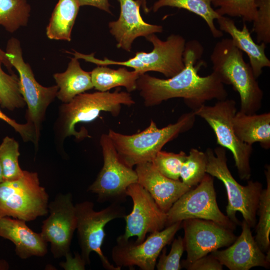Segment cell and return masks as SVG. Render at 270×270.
<instances>
[{
	"instance_id": "obj_1",
	"label": "cell",
	"mask_w": 270,
	"mask_h": 270,
	"mask_svg": "<svg viewBox=\"0 0 270 270\" xmlns=\"http://www.w3.org/2000/svg\"><path fill=\"white\" fill-rule=\"evenodd\" d=\"M204 48L196 40L186 42L183 54L184 68L175 76L166 79L148 74H140L136 82V90L146 107L160 104L174 98H182L192 111L207 101L227 98L228 93L218 76L214 72L200 76L198 72L204 64L200 60Z\"/></svg>"
},
{
	"instance_id": "obj_2",
	"label": "cell",
	"mask_w": 270,
	"mask_h": 270,
	"mask_svg": "<svg viewBox=\"0 0 270 270\" xmlns=\"http://www.w3.org/2000/svg\"><path fill=\"white\" fill-rule=\"evenodd\" d=\"M212 72L224 84L231 85L240 98V111L256 114L260 108L264 92L243 52L230 38H224L214 45L210 56Z\"/></svg>"
},
{
	"instance_id": "obj_3",
	"label": "cell",
	"mask_w": 270,
	"mask_h": 270,
	"mask_svg": "<svg viewBox=\"0 0 270 270\" xmlns=\"http://www.w3.org/2000/svg\"><path fill=\"white\" fill-rule=\"evenodd\" d=\"M196 116L192 110L182 114L175 123L161 128L151 120L150 125L138 133L124 134L110 130L108 134L120 160L133 168L140 163L152 162L166 144L192 128Z\"/></svg>"
},
{
	"instance_id": "obj_4",
	"label": "cell",
	"mask_w": 270,
	"mask_h": 270,
	"mask_svg": "<svg viewBox=\"0 0 270 270\" xmlns=\"http://www.w3.org/2000/svg\"><path fill=\"white\" fill-rule=\"evenodd\" d=\"M135 104L130 92H120L118 89L112 92L98 91L80 94L60 106L54 126L56 135L61 141L71 136L78 140L89 136L86 130L77 132L76 124L91 122L102 112L117 116L122 105L130 106Z\"/></svg>"
},
{
	"instance_id": "obj_5",
	"label": "cell",
	"mask_w": 270,
	"mask_h": 270,
	"mask_svg": "<svg viewBox=\"0 0 270 270\" xmlns=\"http://www.w3.org/2000/svg\"><path fill=\"white\" fill-rule=\"evenodd\" d=\"M146 38L152 44V50L148 52H138L134 57L126 60L116 61L106 58L98 59L94 57V53L84 54L74 51L70 54L78 59H83L98 66L118 65L129 67L141 74L148 72H156L166 78L175 76L184 68L183 54L186 41L182 36L171 34L165 40H162L152 34Z\"/></svg>"
},
{
	"instance_id": "obj_6",
	"label": "cell",
	"mask_w": 270,
	"mask_h": 270,
	"mask_svg": "<svg viewBox=\"0 0 270 270\" xmlns=\"http://www.w3.org/2000/svg\"><path fill=\"white\" fill-rule=\"evenodd\" d=\"M226 150L220 146L214 150L210 148H206V172L220 180L225 186L228 201L226 216L238 224L240 222L236 217V213L240 212L243 220L251 228H254L256 223L262 184L258 181L248 180L246 186L240 184L234 178L228 166Z\"/></svg>"
},
{
	"instance_id": "obj_7",
	"label": "cell",
	"mask_w": 270,
	"mask_h": 270,
	"mask_svg": "<svg viewBox=\"0 0 270 270\" xmlns=\"http://www.w3.org/2000/svg\"><path fill=\"white\" fill-rule=\"evenodd\" d=\"M48 198L38 174L24 170L20 178L0 183V218L34 220L48 213Z\"/></svg>"
},
{
	"instance_id": "obj_8",
	"label": "cell",
	"mask_w": 270,
	"mask_h": 270,
	"mask_svg": "<svg viewBox=\"0 0 270 270\" xmlns=\"http://www.w3.org/2000/svg\"><path fill=\"white\" fill-rule=\"evenodd\" d=\"M236 112V102L228 98L218 100L214 106L204 104L194 111L213 130L216 144L230 151L239 178L248 180L252 175L250 158L253 148L252 145L240 140L235 134L232 118Z\"/></svg>"
},
{
	"instance_id": "obj_9",
	"label": "cell",
	"mask_w": 270,
	"mask_h": 270,
	"mask_svg": "<svg viewBox=\"0 0 270 270\" xmlns=\"http://www.w3.org/2000/svg\"><path fill=\"white\" fill-rule=\"evenodd\" d=\"M92 202L86 200L75 204L76 230L80 256L86 264H90V256L94 252L98 255L102 266L107 270H120L112 264L102 250L106 236L104 227L113 220L124 218L125 208L119 204H110L99 210H94Z\"/></svg>"
},
{
	"instance_id": "obj_10",
	"label": "cell",
	"mask_w": 270,
	"mask_h": 270,
	"mask_svg": "<svg viewBox=\"0 0 270 270\" xmlns=\"http://www.w3.org/2000/svg\"><path fill=\"white\" fill-rule=\"evenodd\" d=\"M6 54L19 74L20 93L28 106L26 121L34 126L39 137L46 109L56 97L58 88L56 85L44 86L36 81L30 66L24 60L20 44L17 38H12L8 40Z\"/></svg>"
},
{
	"instance_id": "obj_11",
	"label": "cell",
	"mask_w": 270,
	"mask_h": 270,
	"mask_svg": "<svg viewBox=\"0 0 270 270\" xmlns=\"http://www.w3.org/2000/svg\"><path fill=\"white\" fill-rule=\"evenodd\" d=\"M100 142L104 164L88 191L96 194L98 202L120 204L126 200L128 186L138 182V176L132 168L120 160L108 134L101 136Z\"/></svg>"
},
{
	"instance_id": "obj_12",
	"label": "cell",
	"mask_w": 270,
	"mask_h": 270,
	"mask_svg": "<svg viewBox=\"0 0 270 270\" xmlns=\"http://www.w3.org/2000/svg\"><path fill=\"white\" fill-rule=\"evenodd\" d=\"M214 178L206 173L197 186L184 193L173 204L166 213V226L186 219L200 218L232 230L236 228L237 224L218 206Z\"/></svg>"
},
{
	"instance_id": "obj_13",
	"label": "cell",
	"mask_w": 270,
	"mask_h": 270,
	"mask_svg": "<svg viewBox=\"0 0 270 270\" xmlns=\"http://www.w3.org/2000/svg\"><path fill=\"white\" fill-rule=\"evenodd\" d=\"M182 221L177 222L163 230L150 233L142 242L137 244L118 236L112 250V258L116 266H138L142 270H154L162 249L170 244L178 231L182 228Z\"/></svg>"
},
{
	"instance_id": "obj_14",
	"label": "cell",
	"mask_w": 270,
	"mask_h": 270,
	"mask_svg": "<svg viewBox=\"0 0 270 270\" xmlns=\"http://www.w3.org/2000/svg\"><path fill=\"white\" fill-rule=\"evenodd\" d=\"M48 216L42 222L40 232L50 244L54 258L64 257L70 252L74 232L76 228L75 204L70 192L59 194L48 204Z\"/></svg>"
},
{
	"instance_id": "obj_15",
	"label": "cell",
	"mask_w": 270,
	"mask_h": 270,
	"mask_svg": "<svg viewBox=\"0 0 270 270\" xmlns=\"http://www.w3.org/2000/svg\"><path fill=\"white\" fill-rule=\"evenodd\" d=\"M126 195L133 203L130 214L125 215L126 239L136 236L135 242H142L148 233L160 231L166 226V214L162 210L149 192L138 182L127 188Z\"/></svg>"
},
{
	"instance_id": "obj_16",
	"label": "cell",
	"mask_w": 270,
	"mask_h": 270,
	"mask_svg": "<svg viewBox=\"0 0 270 270\" xmlns=\"http://www.w3.org/2000/svg\"><path fill=\"white\" fill-rule=\"evenodd\" d=\"M182 238L186 258L181 263H190L198 258L232 244L237 236L232 230L212 220L190 218L182 221Z\"/></svg>"
},
{
	"instance_id": "obj_17",
	"label": "cell",
	"mask_w": 270,
	"mask_h": 270,
	"mask_svg": "<svg viewBox=\"0 0 270 270\" xmlns=\"http://www.w3.org/2000/svg\"><path fill=\"white\" fill-rule=\"evenodd\" d=\"M241 226L242 232L232 244L210 254L230 270H249L256 266L268 268L270 250L265 254L260 249L252 235L251 228L245 220H242Z\"/></svg>"
},
{
	"instance_id": "obj_18",
	"label": "cell",
	"mask_w": 270,
	"mask_h": 270,
	"mask_svg": "<svg viewBox=\"0 0 270 270\" xmlns=\"http://www.w3.org/2000/svg\"><path fill=\"white\" fill-rule=\"evenodd\" d=\"M120 6L118 19L110 22V34L114 36L116 47L130 52L134 40L138 38L163 31L160 25L150 24L144 22L140 13V6L135 0H118Z\"/></svg>"
},
{
	"instance_id": "obj_19",
	"label": "cell",
	"mask_w": 270,
	"mask_h": 270,
	"mask_svg": "<svg viewBox=\"0 0 270 270\" xmlns=\"http://www.w3.org/2000/svg\"><path fill=\"white\" fill-rule=\"evenodd\" d=\"M138 182L151 195L160 208L166 213L173 204L190 188L180 180L162 174L152 162L136 166Z\"/></svg>"
},
{
	"instance_id": "obj_20",
	"label": "cell",
	"mask_w": 270,
	"mask_h": 270,
	"mask_svg": "<svg viewBox=\"0 0 270 270\" xmlns=\"http://www.w3.org/2000/svg\"><path fill=\"white\" fill-rule=\"evenodd\" d=\"M0 237L14 244L16 254L21 259L42 257L48 253V242L40 233L31 230L24 220L9 216L0 218Z\"/></svg>"
},
{
	"instance_id": "obj_21",
	"label": "cell",
	"mask_w": 270,
	"mask_h": 270,
	"mask_svg": "<svg viewBox=\"0 0 270 270\" xmlns=\"http://www.w3.org/2000/svg\"><path fill=\"white\" fill-rule=\"evenodd\" d=\"M219 30L228 34L234 45L248 56L250 65L257 79L262 74V68L270 67V60L267 57L264 43L256 44L253 40L245 22L241 30L234 21L227 16H220L216 20Z\"/></svg>"
},
{
	"instance_id": "obj_22",
	"label": "cell",
	"mask_w": 270,
	"mask_h": 270,
	"mask_svg": "<svg viewBox=\"0 0 270 270\" xmlns=\"http://www.w3.org/2000/svg\"><path fill=\"white\" fill-rule=\"evenodd\" d=\"M235 134L247 144L258 142L264 149L270 148V113L248 114L240 110L232 118Z\"/></svg>"
},
{
	"instance_id": "obj_23",
	"label": "cell",
	"mask_w": 270,
	"mask_h": 270,
	"mask_svg": "<svg viewBox=\"0 0 270 270\" xmlns=\"http://www.w3.org/2000/svg\"><path fill=\"white\" fill-rule=\"evenodd\" d=\"M53 76L58 88L56 97L64 104L94 88L90 72L82 70L75 57L71 58L65 72L54 74Z\"/></svg>"
},
{
	"instance_id": "obj_24",
	"label": "cell",
	"mask_w": 270,
	"mask_h": 270,
	"mask_svg": "<svg viewBox=\"0 0 270 270\" xmlns=\"http://www.w3.org/2000/svg\"><path fill=\"white\" fill-rule=\"evenodd\" d=\"M80 7L78 0H58L46 28L48 38L70 42Z\"/></svg>"
},
{
	"instance_id": "obj_25",
	"label": "cell",
	"mask_w": 270,
	"mask_h": 270,
	"mask_svg": "<svg viewBox=\"0 0 270 270\" xmlns=\"http://www.w3.org/2000/svg\"><path fill=\"white\" fill-rule=\"evenodd\" d=\"M141 74L135 70H128L125 67L117 70L106 66H98L90 75L94 88L99 92H107L110 89L124 86L130 92L136 90V82Z\"/></svg>"
},
{
	"instance_id": "obj_26",
	"label": "cell",
	"mask_w": 270,
	"mask_h": 270,
	"mask_svg": "<svg viewBox=\"0 0 270 270\" xmlns=\"http://www.w3.org/2000/svg\"><path fill=\"white\" fill-rule=\"evenodd\" d=\"M164 6L184 9L196 14L206 22L214 38H220L224 35L214 24V20L220 16L212 8V0H158L154 2L152 10L156 12Z\"/></svg>"
},
{
	"instance_id": "obj_27",
	"label": "cell",
	"mask_w": 270,
	"mask_h": 270,
	"mask_svg": "<svg viewBox=\"0 0 270 270\" xmlns=\"http://www.w3.org/2000/svg\"><path fill=\"white\" fill-rule=\"evenodd\" d=\"M264 174L266 187L262 189L260 197L257 214L259 218L256 225L255 241L264 252L270 250V167L266 165Z\"/></svg>"
},
{
	"instance_id": "obj_28",
	"label": "cell",
	"mask_w": 270,
	"mask_h": 270,
	"mask_svg": "<svg viewBox=\"0 0 270 270\" xmlns=\"http://www.w3.org/2000/svg\"><path fill=\"white\" fill-rule=\"evenodd\" d=\"M30 11L27 0H0V25L14 32L27 25Z\"/></svg>"
},
{
	"instance_id": "obj_29",
	"label": "cell",
	"mask_w": 270,
	"mask_h": 270,
	"mask_svg": "<svg viewBox=\"0 0 270 270\" xmlns=\"http://www.w3.org/2000/svg\"><path fill=\"white\" fill-rule=\"evenodd\" d=\"M206 152L196 148L190 149L182 166L181 181L190 188L197 186L206 174Z\"/></svg>"
},
{
	"instance_id": "obj_30",
	"label": "cell",
	"mask_w": 270,
	"mask_h": 270,
	"mask_svg": "<svg viewBox=\"0 0 270 270\" xmlns=\"http://www.w3.org/2000/svg\"><path fill=\"white\" fill-rule=\"evenodd\" d=\"M2 64L0 60V105L10 110L23 108L26 104L20 93L19 78L14 74H6Z\"/></svg>"
},
{
	"instance_id": "obj_31",
	"label": "cell",
	"mask_w": 270,
	"mask_h": 270,
	"mask_svg": "<svg viewBox=\"0 0 270 270\" xmlns=\"http://www.w3.org/2000/svg\"><path fill=\"white\" fill-rule=\"evenodd\" d=\"M18 143L13 138L6 136L0 144V161L4 181L12 180L20 178L24 170L18 163Z\"/></svg>"
},
{
	"instance_id": "obj_32",
	"label": "cell",
	"mask_w": 270,
	"mask_h": 270,
	"mask_svg": "<svg viewBox=\"0 0 270 270\" xmlns=\"http://www.w3.org/2000/svg\"><path fill=\"white\" fill-rule=\"evenodd\" d=\"M212 5L220 16L241 18L244 22L256 20L255 0H212Z\"/></svg>"
},
{
	"instance_id": "obj_33",
	"label": "cell",
	"mask_w": 270,
	"mask_h": 270,
	"mask_svg": "<svg viewBox=\"0 0 270 270\" xmlns=\"http://www.w3.org/2000/svg\"><path fill=\"white\" fill-rule=\"evenodd\" d=\"M187 154L183 151L178 153L160 151L152 162L154 167L168 178L178 180L182 164Z\"/></svg>"
},
{
	"instance_id": "obj_34",
	"label": "cell",
	"mask_w": 270,
	"mask_h": 270,
	"mask_svg": "<svg viewBox=\"0 0 270 270\" xmlns=\"http://www.w3.org/2000/svg\"><path fill=\"white\" fill-rule=\"evenodd\" d=\"M256 20L254 22L252 32L258 44L270 43V0H255Z\"/></svg>"
},
{
	"instance_id": "obj_35",
	"label": "cell",
	"mask_w": 270,
	"mask_h": 270,
	"mask_svg": "<svg viewBox=\"0 0 270 270\" xmlns=\"http://www.w3.org/2000/svg\"><path fill=\"white\" fill-rule=\"evenodd\" d=\"M184 250L182 238L180 236L173 240L170 250L166 254L164 247L162 250L156 267L158 270H180L182 267L180 259Z\"/></svg>"
},
{
	"instance_id": "obj_36",
	"label": "cell",
	"mask_w": 270,
	"mask_h": 270,
	"mask_svg": "<svg viewBox=\"0 0 270 270\" xmlns=\"http://www.w3.org/2000/svg\"><path fill=\"white\" fill-rule=\"evenodd\" d=\"M0 119L6 122L18 132L24 142H32L36 146H37L39 137L37 136L34 126L30 123L26 122L24 124H19L14 120L8 116L0 110Z\"/></svg>"
},
{
	"instance_id": "obj_37",
	"label": "cell",
	"mask_w": 270,
	"mask_h": 270,
	"mask_svg": "<svg viewBox=\"0 0 270 270\" xmlns=\"http://www.w3.org/2000/svg\"><path fill=\"white\" fill-rule=\"evenodd\" d=\"M188 270H222V264L212 255L208 254L190 263H181Z\"/></svg>"
},
{
	"instance_id": "obj_38",
	"label": "cell",
	"mask_w": 270,
	"mask_h": 270,
	"mask_svg": "<svg viewBox=\"0 0 270 270\" xmlns=\"http://www.w3.org/2000/svg\"><path fill=\"white\" fill-rule=\"evenodd\" d=\"M64 257L66 260L60 264V266L64 270H85L86 264L78 253L73 257L70 252Z\"/></svg>"
},
{
	"instance_id": "obj_39",
	"label": "cell",
	"mask_w": 270,
	"mask_h": 270,
	"mask_svg": "<svg viewBox=\"0 0 270 270\" xmlns=\"http://www.w3.org/2000/svg\"><path fill=\"white\" fill-rule=\"evenodd\" d=\"M78 1L80 6H92L110 14H112L110 9L111 5L108 0H78Z\"/></svg>"
},
{
	"instance_id": "obj_40",
	"label": "cell",
	"mask_w": 270,
	"mask_h": 270,
	"mask_svg": "<svg viewBox=\"0 0 270 270\" xmlns=\"http://www.w3.org/2000/svg\"><path fill=\"white\" fill-rule=\"evenodd\" d=\"M0 60L2 64L7 68L8 70L12 73V68L13 67L8 57L6 52L0 48Z\"/></svg>"
},
{
	"instance_id": "obj_41",
	"label": "cell",
	"mask_w": 270,
	"mask_h": 270,
	"mask_svg": "<svg viewBox=\"0 0 270 270\" xmlns=\"http://www.w3.org/2000/svg\"><path fill=\"white\" fill-rule=\"evenodd\" d=\"M140 5L145 14H148L150 11L147 4V0H135Z\"/></svg>"
},
{
	"instance_id": "obj_42",
	"label": "cell",
	"mask_w": 270,
	"mask_h": 270,
	"mask_svg": "<svg viewBox=\"0 0 270 270\" xmlns=\"http://www.w3.org/2000/svg\"><path fill=\"white\" fill-rule=\"evenodd\" d=\"M9 268V264L6 260H0V270H8Z\"/></svg>"
},
{
	"instance_id": "obj_43",
	"label": "cell",
	"mask_w": 270,
	"mask_h": 270,
	"mask_svg": "<svg viewBox=\"0 0 270 270\" xmlns=\"http://www.w3.org/2000/svg\"><path fill=\"white\" fill-rule=\"evenodd\" d=\"M4 181L2 164L0 161V183Z\"/></svg>"
}]
</instances>
